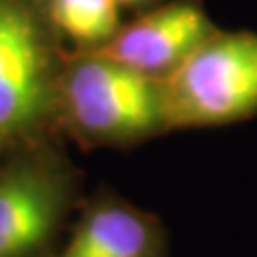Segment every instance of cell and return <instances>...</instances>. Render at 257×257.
<instances>
[{
    "label": "cell",
    "instance_id": "1",
    "mask_svg": "<svg viewBox=\"0 0 257 257\" xmlns=\"http://www.w3.org/2000/svg\"><path fill=\"white\" fill-rule=\"evenodd\" d=\"M56 128L82 150L135 148L167 133L161 79L124 67L101 52H69Z\"/></svg>",
    "mask_w": 257,
    "mask_h": 257
},
{
    "label": "cell",
    "instance_id": "2",
    "mask_svg": "<svg viewBox=\"0 0 257 257\" xmlns=\"http://www.w3.org/2000/svg\"><path fill=\"white\" fill-rule=\"evenodd\" d=\"M84 172L60 135L0 152V257H52L84 202Z\"/></svg>",
    "mask_w": 257,
    "mask_h": 257
},
{
    "label": "cell",
    "instance_id": "3",
    "mask_svg": "<svg viewBox=\"0 0 257 257\" xmlns=\"http://www.w3.org/2000/svg\"><path fill=\"white\" fill-rule=\"evenodd\" d=\"M67 56L41 0H0V152L58 135V88Z\"/></svg>",
    "mask_w": 257,
    "mask_h": 257
},
{
    "label": "cell",
    "instance_id": "4",
    "mask_svg": "<svg viewBox=\"0 0 257 257\" xmlns=\"http://www.w3.org/2000/svg\"><path fill=\"white\" fill-rule=\"evenodd\" d=\"M165 128H212L257 116V32L223 30L161 77Z\"/></svg>",
    "mask_w": 257,
    "mask_h": 257
},
{
    "label": "cell",
    "instance_id": "5",
    "mask_svg": "<svg viewBox=\"0 0 257 257\" xmlns=\"http://www.w3.org/2000/svg\"><path fill=\"white\" fill-rule=\"evenodd\" d=\"M219 26L202 0H167L135 13L96 52L148 77H165L210 39Z\"/></svg>",
    "mask_w": 257,
    "mask_h": 257
},
{
    "label": "cell",
    "instance_id": "6",
    "mask_svg": "<svg viewBox=\"0 0 257 257\" xmlns=\"http://www.w3.org/2000/svg\"><path fill=\"white\" fill-rule=\"evenodd\" d=\"M167 229L116 191H96L77 208V219L52 257H167Z\"/></svg>",
    "mask_w": 257,
    "mask_h": 257
},
{
    "label": "cell",
    "instance_id": "7",
    "mask_svg": "<svg viewBox=\"0 0 257 257\" xmlns=\"http://www.w3.org/2000/svg\"><path fill=\"white\" fill-rule=\"evenodd\" d=\"M41 5L69 52L99 50L124 22V11L114 0H41Z\"/></svg>",
    "mask_w": 257,
    "mask_h": 257
},
{
    "label": "cell",
    "instance_id": "8",
    "mask_svg": "<svg viewBox=\"0 0 257 257\" xmlns=\"http://www.w3.org/2000/svg\"><path fill=\"white\" fill-rule=\"evenodd\" d=\"M114 3H116L122 11L140 13V11L152 9V7H157V5H163V3H167V0H114Z\"/></svg>",
    "mask_w": 257,
    "mask_h": 257
}]
</instances>
